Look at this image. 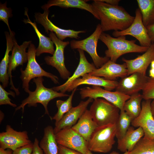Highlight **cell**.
<instances>
[{
  "label": "cell",
  "mask_w": 154,
  "mask_h": 154,
  "mask_svg": "<svg viewBox=\"0 0 154 154\" xmlns=\"http://www.w3.org/2000/svg\"><path fill=\"white\" fill-rule=\"evenodd\" d=\"M91 4L100 24L102 32L113 30L122 31L132 23L135 17L131 16L122 6L112 5L99 0Z\"/></svg>",
  "instance_id": "1"
},
{
  "label": "cell",
  "mask_w": 154,
  "mask_h": 154,
  "mask_svg": "<svg viewBox=\"0 0 154 154\" xmlns=\"http://www.w3.org/2000/svg\"><path fill=\"white\" fill-rule=\"evenodd\" d=\"M99 40L108 48L105 52V56L115 62L123 55L129 53L145 52L149 47L136 44V40H127L125 36L114 38L103 32L100 36Z\"/></svg>",
  "instance_id": "2"
},
{
  "label": "cell",
  "mask_w": 154,
  "mask_h": 154,
  "mask_svg": "<svg viewBox=\"0 0 154 154\" xmlns=\"http://www.w3.org/2000/svg\"><path fill=\"white\" fill-rule=\"evenodd\" d=\"M44 80L42 77H38L33 79V81L36 85L35 90L33 92L30 91L28 93L29 96L22 101L19 106L15 108V111L22 108L23 113L25 107L26 105L29 107H36L37 103H40L44 108V114L49 116L51 119L52 117L49 115L47 108L49 102L55 98L69 96L65 93L56 91L52 88L45 87L43 84Z\"/></svg>",
  "instance_id": "3"
},
{
  "label": "cell",
  "mask_w": 154,
  "mask_h": 154,
  "mask_svg": "<svg viewBox=\"0 0 154 154\" xmlns=\"http://www.w3.org/2000/svg\"><path fill=\"white\" fill-rule=\"evenodd\" d=\"M116 124L98 126L93 132L88 142L91 152L106 153L110 152L115 143Z\"/></svg>",
  "instance_id": "4"
},
{
  "label": "cell",
  "mask_w": 154,
  "mask_h": 154,
  "mask_svg": "<svg viewBox=\"0 0 154 154\" xmlns=\"http://www.w3.org/2000/svg\"><path fill=\"white\" fill-rule=\"evenodd\" d=\"M36 49L34 45L31 43L28 50V60L27 66L23 70L20 69L21 75L20 78L23 82L22 87L28 93L29 91V83L35 78L45 76L50 78L55 84L59 83L58 77L44 70L37 62L36 59Z\"/></svg>",
  "instance_id": "5"
},
{
  "label": "cell",
  "mask_w": 154,
  "mask_h": 154,
  "mask_svg": "<svg viewBox=\"0 0 154 154\" xmlns=\"http://www.w3.org/2000/svg\"><path fill=\"white\" fill-rule=\"evenodd\" d=\"M89 110L93 120L98 126L116 124L120 112L117 107L100 98L94 100Z\"/></svg>",
  "instance_id": "6"
},
{
  "label": "cell",
  "mask_w": 154,
  "mask_h": 154,
  "mask_svg": "<svg viewBox=\"0 0 154 154\" xmlns=\"http://www.w3.org/2000/svg\"><path fill=\"white\" fill-rule=\"evenodd\" d=\"M102 32L100 24H98L94 32L89 37L81 40H73L70 42L72 49H81L87 52L91 57L97 68L101 67L110 60L106 56H100L97 52L98 41Z\"/></svg>",
  "instance_id": "7"
},
{
  "label": "cell",
  "mask_w": 154,
  "mask_h": 154,
  "mask_svg": "<svg viewBox=\"0 0 154 154\" xmlns=\"http://www.w3.org/2000/svg\"><path fill=\"white\" fill-rule=\"evenodd\" d=\"M79 93L82 99L88 98L94 100L102 98L117 107L120 110L123 109L125 103L130 97L116 91H108L100 86H94L80 89Z\"/></svg>",
  "instance_id": "8"
},
{
  "label": "cell",
  "mask_w": 154,
  "mask_h": 154,
  "mask_svg": "<svg viewBox=\"0 0 154 154\" xmlns=\"http://www.w3.org/2000/svg\"><path fill=\"white\" fill-rule=\"evenodd\" d=\"M49 35L55 44L56 48L53 56H46L44 60L48 65L56 69L62 79L67 80L70 77L71 73L66 68L64 64V51L70 42L60 40L53 32H50Z\"/></svg>",
  "instance_id": "9"
},
{
  "label": "cell",
  "mask_w": 154,
  "mask_h": 154,
  "mask_svg": "<svg viewBox=\"0 0 154 154\" xmlns=\"http://www.w3.org/2000/svg\"><path fill=\"white\" fill-rule=\"evenodd\" d=\"M112 35L115 37L127 35L132 36L138 40L143 46L149 47L152 44L147 28L143 24L142 15L139 8L135 10V18L131 25L124 30L114 31Z\"/></svg>",
  "instance_id": "10"
},
{
  "label": "cell",
  "mask_w": 154,
  "mask_h": 154,
  "mask_svg": "<svg viewBox=\"0 0 154 154\" xmlns=\"http://www.w3.org/2000/svg\"><path fill=\"white\" fill-rule=\"evenodd\" d=\"M58 145L86 154L89 151L88 142L71 127L64 128L55 134Z\"/></svg>",
  "instance_id": "11"
},
{
  "label": "cell",
  "mask_w": 154,
  "mask_h": 154,
  "mask_svg": "<svg viewBox=\"0 0 154 154\" xmlns=\"http://www.w3.org/2000/svg\"><path fill=\"white\" fill-rule=\"evenodd\" d=\"M32 143L27 131H17L8 125L6 126L5 131L0 133V147L4 149L14 151Z\"/></svg>",
  "instance_id": "12"
},
{
  "label": "cell",
  "mask_w": 154,
  "mask_h": 154,
  "mask_svg": "<svg viewBox=\"0 0 154 154\" xmlns=\"http://www.w3.org/2000/svg\"><path fill=\"white\" fill-rule=\"evenodd\" d=\"M151 100H144L141 102V110L139 116L132 120L131 124L134 127H141L144 138L154 139V119L151 112Z\"/></svg>",
  "instance_id": "13"
},
{
  "label": "cell",
  "mask_w": 154,
  "mask_h": 154,
  "mask_svg": "<svg viewBox=\"0 0 154 154\" xmlns=\"http://www.w3.org/2000/svg\"><path fill=\"white\" fill-rule=\"evenodd\" d=\"M149 77L139 73H133L121 78L115 91L130 96L142 90Z\"/></svg>",
  "instance_id": "14"
},
{
  "label": "cell",
  "mask_w": 154,
  "mask_h": 154,
  "mask_svg": "<svg viewBox=\"0 0 154 154\" xmlns=\"http://www.w3.org/2000/svg\"><path fill=\"white\" fill-rule=\"evenodd\" d=\"M49 11L44 10L43 13H35V18L36 21L41 25L44 28L45 31L47 33L49 31L54 32L57 37L60 40L63 41L67 37L78 39L80 38L79 34L86 32L85 31H76L71 29H64L59 28L55 25L49 19L48 15Z\"/></svg>",
  "instance_id": "15"
},
{
  "label": "cell",
  "mask_w": 154,
  "mask_h": 154,
  "mask_svg": "<svg viewBox=\"0 0 154 154\" xmlns=\"http://www.w3.org/2000/svg\"><path fill=\"white\" fill-rule=\"evenodd\" d=\"M31 43V41H25L19 46L15 38L14 39V45L12 50L11 55L10 57L8 73L10 79L11 89L15 91L17 95H19L20 93L18 89L16 88L13 85L11 72L13 70H15L17 66L23 65L24 63L28 62V53L26 52V49Z\"/></svg>",
  "instance_id": "16"
},
{
  "label": "cell",
  "mask_w": 154,
  "mask_h": 154,
  "mask_svg": "<svg viewBox=\"0 0 154 154\" xmlns=\"http://www.w3.org/2000/svg\"><path fill=\"white\" fill-rule=\"evenodd\" d=\"M122 60L127 66V76L136 72L146 75L148 66L154 60V43H152L145 52L135 58L128 60L123 58Z\"/></svg>",
  "instance_id": "17"
},
{
  "label": "cell",
  "mask_w": 154,
  "mask_h": 154,
  "mask_svg": "<svg viewBox=\"0 0 154 154\" xmlns=\"http://www.w3.org/2000/svg\"><path fill=\"white\" fill-rule=\"evenodd\" d=\"M127 70L125 63H116L110 60L101 67L96 68L88 73L91 75L102 77L110 80H116L118 78L127 76Z\"/></svg>",
  "instance_id": "18"
},
{
  "label": "cell",
  "mask_w": 154,
  "mask_h": 154,
  "mask_svg": "<svg viewBox=\"0 0 154 154\" xmlns=\"http://www.w3.org/2000/svg\"><path fill=\"white\" fill-rule=\"evenodd\" d=\"M93 100V99L88 98L85 101H81L77 106L72 107L55 126L54 128V133L55 134L64 128L71 127L74 125L87 109L89 104Z\"/></svg>",
  "instance_id": "19"
},
{
  "label": "cell",
  "mask_w": 154,
  "mask_h": 154,
  "mask_svg": "<svg viewBox=\"0 0 154 154\" xmlns=\"http://www.w3.org/2000/svg\"><path fill=\"white\" fill-rule=\"evenodd\" d=\"M80 55V60L78 66L73 75L70 76L64 84L54 87L52 89L54 90L65 93L69 85L74 80L86 74L89 73L97 68L94 64L90 63L85 55L84 51L78 49Z\"/></svg>",
  "instance_id": "20"
},
{
  "label": "cell",
  "mask_w": 154,
  "mask_h": 154,
  "mask_svg": "<svg viewBox=\"0 0 154 154\" xmlns=\"http://www.w3.org/2000/svg\"><path fill=\"white\" fill-rule=\"evenodd\" d=\"M118 82V81L117 80H109L102 77L86 74L82 76L81 78H79L73 81L67 88L66 92L72 91L78 86L83 84L102 86L106 90L112 91L115 89Z\"/></svg>",
  "instance_id": "21"
},
{
  "label": "cell",
  "mask_w": 154,
  "mask_h": 154,
  "mask_svg": "<svg viewBox=\"0 0 154 154\" xmlns=\"http://www.w3.org/2000/svg\"><path fill=\"white\" fill-rule=\"evenodd\" d=\"M144 135L141 127L135 129L130 126L124 136L117 139V149L123 153L131 151Z\"/></svg>",
  "instance_id": "22"
},
{
  "label": "cell",
  "mask_w": 154,
  "mask_h": 154,
  "mask_svg": "<svg viewBox=\"0 0 154 154\" xmlns=\"http://www.w3.org/2000/svg\"><path fill=\"white\" fill-rule=\"evenodd\" d=\"M98 126L93 120L89 110L87 109L72 128L87 142Z\"/></svg>",
  "instance_id": "23"
},
{
  "label": "cell",
  "mask_w": 154,
  "mask_h": 154,
  "mask_svg": "<svg viewBox=\"0 0 154 154\" xmlns=\"http://www.w3.org/2000/svg\"><path fill=\"white\" fill-rule=\"evenodd\" d=\"M6 40V49L4 57L0 63V81L4 88L9 84V76L8 71L10 56V52L12 50L14 45L15 33L11 34L7 32H5Z\"/></svg>",
  "instance_id": "24"
},
{
  "label": "cell",
  "mask_w": 154,
  "mask_h": 154,
  "mask_svg": "<svg viewBox=\"0 0 154 154\" xmlns=\"http://www.w3.org/2000/svg\"><path fill=\"white\" fill-rule=\"evenodd\" d=\"M55 6L63 8H77L86 10L91 13L98 19V17L95 12L91 4L86 3L83 0H51L47 3L42 6L41 8L44 10H48L52 6Z\"/></svg>",
  "instance_id": "25"
},
{
  "label": "cell",
  "mask_w": 154,
  "mask_h": 154,
  "mask_svg": "<svg viewBox=\"0 0 154 154\" xmlns=\"http://www.w3.org/2000/svg\"><path fill=\"white\" fill-rule=\"evenodd\" d=\"M25 15L27 16V19H25L23 22L25 23L30 24L33 27L38 36L39 43L36 48V55L38 56L44 53H49L52 55L54 54L55 50L54 46V42L50 37H47L42 34L38 30L35 22H33L30 19L26 10H25Z\"/></svg>",
  "instance_id": "26"
},
{
  "label": "cell",
  "mask_w": 154,
  "mask_h": 154,
  "mask_svg": "<svg viewBox=\"0 0 154 154\" xmlns=\"http://www.w3.org/2000/svg\"><path fill=\"white\" fill-rule=\"evenodd\" d=\"M39 144L44 154H59L58 145L52 126L48 125L44 128L43 136Z\"/></svg>",
  "instance_id": "27"
},
{
  "label": "cell",
  "mask_w": 154,
  "mask_h": 154,
  "mask_svg": "<svg viewBox=\"0 0 154 154\" xmlns=\"http://www.w3.org/2000/svg\"><path fill=\"white\" fill-rule=\"evenodd\" d=\"M142 99V94L139 92L130 96L124 104L123 109L132 121L137 117L141 112Z\"/></svg>",
  "instance_id": "28"
},
{
  "label": "cell",
  "mask_w": 154,
  "mask_h": 154,
  "mask_svg": "<svg viewBox=\"0 0 154 154\" xmlns=\"http://www.w3.org/2000/svg\"><path fill=\"white\" fill-rule=\"evenodd\" d=\"M142 16L143 25L146 27L154 24V0H137Z\"/></svg>",
  "instance_id": "29"
},
{
  "label": "cell",
  "mask_w": 154,
  "mask_h": 154,
  "mask_svg": "<svg viewBox=\"0 0 154 154\" xmlns=\"http://www.w3.org/2000/svg\"><path fill=\"white\" fill-rule=\"evenodd\" d=\"M77 89V88H76L72 90L71 94L66 100H58L56 101V105L58 108L57 112L51 119V120H54L55 121V126L64 115L73 107L72 102V99Z\"/></svg>",
  "instance_id": "30"
},
{
  "label": "cell",
  "mask_w": 154,
  "mask_h": 154,
  "mask_svg": "<svg viewBox=\"0 0 154 154\" xmlns=\"http://www.w3.org/2000/svg\"><path fill=\"white\" fill-rule=\"evenodd\" d=\"M131 121L123 109L120 110L119 117L116 123V137L117 139L121 138L125 135L130 126Z\"/></svg>",
  "instance_id": "31"
},
{
  "label": "cell",
  "mask_w": 154,
  "mask_h": 154,
  "mask_svg": "<svg viewBox=\"0 0 154 154\" xmlns=\"http://www.w3.org/2000/svg\"><path fill=\"white\" fill-rule=\"evenodd\" d=\"M128 154H154V139L143 137Z\"/></svg>",
  "instance_id": "32"
},
{
  "label": "cell",
  "mask_w": 154,
  "mask_h": 154,
  "mask_svg": "<svg viewBox=\"0 0 154 154\" xmlns=\"http://www.w3.org/2000/svg\"><path fill=\"white\" fill-rule=\"evenodd\" d=\"M12 11L11 8H8L7 7V2L3 4H0V20L4 22L7 26L11 34H14L10 27L9 23V19L12 17Z\"/></svg>",
  "instance_id": "33"
},
{
  "label": "cell",
  "mask_w": 154,
  "mask_h": 154,
  "mask_svg": "<svg viewBox=\"0 0 154 154\" xmlns=\"http://www.w3.org/2000/svg\"><path fill=\"white\" fill-rule=\"evenodd\" d=\"M144 100H154V78L149 77L142 90Z\"/></svg>",
  "instance_id": "34"
},
{
  "label": "cell",
  "mask_w": 154,
  "mask_h": 154,
  "mask_svg": "<svg viewBox=\"0 0 154 154\" xmlns=\"http://www.w3.org/2000/svg\"><path fill=\"white\" fill-rule=\"evenodd\" d=\"M9 95L15 98V93L11 91L7 92L4 89L2 85H0V105H8L13 107H16V104L12 103L11 100L8 96Z\"/></svg>",
  "instance_id": "35"
},
{
  "label": "cell",
  "mask_w": 154,
  "mask_h": 154,
  "mask_svg": "<svg viewBox=\"0 0 154 154\" xmlns=\"http://www.w3.org/2000/svg\"><path fill=\"white\" fill-rule=\"evenodd\" d=\"M33 149L32 143L18 148L13 151L12 154H32Z\"/></svg>",
  "instance_id": "36"
},
{
  "label": "cell",
  "mask_w": 154,
  "mask_h": 154,
  "mask_svg": "<svg viewBox=\"0 0 154 154\" xmlns=\"http://www.w3.org/2000/svg\"><path fill=\"white\" fill-rule=\"evenodd\" d=\"M59 154H83L75 150L58 145Z\"/></svg>",
  "instance_id": "37"
},
{
  "label": "cell",
  "mask_w": 154,
  "mask_h": 154,
  "mask_svg": "<svg viewBox=\"0 0 154 154\" xmlns=\"http://www.w3.org/2000/svg\"><path fill=\"white\" fill-rule=\"evenodd\" d=\"M39 142L37 138H35L33 143L32 154H44L43 151L39 145Z\"/></svg>",
  "instance_id": "38"
},
{
  "label": "cell",
  "mask_w": 154,
  "mask_h": 154,
  "mask_svg": "<svg viewBox=\"0 0 154 154\" xmlns=\"http://www.w3.org/2000/svg\"><path fill=\"white\" fill-rule=\"evenodd\" d=\"M152 43H154V24L146 27Z\"/></svg>",
  "instance_id": "39"
},
{
  "label": "cell",
  "mask_w": 154,
  "mask_h": 154,
  "mask_svg": "<svg viewBox=\"0 0 154 154\" xmlns=\"http://www.w3.org/2000/svg\"><path fill=\"white\" fill-rule=\"evenodd\" d=\"M100 1L114 5H118L120 0H99Z\"/></svg>",
  "instance_id": "40"
},
{
  "label": "cell",
  "mask_w": 154,
  "mask_h": 154,
  "mask_svg": "<svg viewBox=\"0 0 154 154\" xmlns=\"http://www.w3.org/2000/svg\"><path fill=\"white\" fill-rule=\"evenodd\" d=\"M13 151L9 149H4L0 147V154H12Z\"/></svg>",
  "instance_id": "41"
},
{
  "label": "cell",
  "mask_w": 154,
  "mask_h": 154,
  "mask_svg": "<svg viewBox=\"0 0 154 154\" xmlns=\"http://www.w3.org/2000/svg\"><path fill=\"white\" fill-rule=\"evenodd\" d=\"M151 108L152 115L154 119V100H153L151 102Z\"/></svg>",
  "instance_id": "42"
},
{
  "label": "cell",
  "mask_w": 154,
  "mask_h": 154,
  "mask_svg": "<svg viewBox=\"0 0 154 154\" xmlns=\"http://www.w3.org/2000/svg\"><path fill=\"white\" fill-rule=\"evenodd\" d=\"M129 152H126L123 153L122 154H128ZM86 154H94L92 152L90 151H89ZM110 154H119V153L116 151H113Z\"/></svg>",
  "instance_id": "43"
},
{
  "label": "cell",
  "mask_w": 154,
  "mask_h": 154,
  "mask_svg": "<svg viewBox=\"0 0 154 154\" xmlns=\"http://www.w3.org/2000/svg\"><path fill=\"white\" fill-rule=\"evenodd\" d=\"M149 77L154 78V69L151 68L149 71Z\"/></svg>",
  "instance_id": "44"
},
{
  "label": "cell",
  "mask_w": 154,
  "mask_h": 154,
  "mask_svg": "<svg viewBox=\"0 0 154 154\" xmlns=\"http://www.w3.org/2000/svg\"><path fill=\"white\" fill-rule=\"evenodd\" d=\"M4 117V114L1 111H0V123L2 121Z\"/></svg>",
  "instance_id": "45"
}]
</instances>
